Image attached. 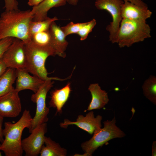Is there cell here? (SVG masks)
I'll use <instances>...</instances> for the list:
<instances>
[{
  "label": "cell",
  "mask_w": 156,
  "mask_h": 156,
  "mask_svg": "<svg viewBox=\"0 0 156 156\" xmlns=\"http://www.w3.org/2000/svg\"><path fill=\"white\" fill-rule=\"evenodd\" d=\"M33 18L30 10H5L0 16V40L11 37L25 43L31 41L29 27Z\"/></svg>",
  "instance_id": "cell-1"
},
{
  "label": "cell",
  "mask_w": 156,
  "mask_h": 156,
  "mask_svg": "<svg viewBox=\"0 0 156 156\" xmlns=\"http://www.w3.org/2000/svg\"><path fill=\"white\" fill-rule=\"evenodd\" d=\"M32 118L30 111L25 109L19 120L12 123H4L3 129L4 140L1 143L0 150L6 156H21L23 151L21 146V137L23 130L29 128Z\"/></svg>",
  "instance_id": "cell-2"
},
{
  "label": "cell",
  "mask_w": 156,
  "mask_h": 156,
  "mask_svg": "<svg viewBox=\"0 0 156 156\" xmlns=\"http://www.w3.org/2000/svg\"><path fill=\"white\" fill-rule=\"evenodd\" d=\"M25 43L27 60L25 69L29 73L44 81L50 79L60 81L64 80L48 77V73L45 67L46 60L49 56L56 55L50 45H41L31 40Z\"/></svg>",
  "instance_id": "cell-3"
},
{
  "label": "cell",
  "mask_w": 156,
  "mask_h": 156,
  "mask_svg": "<svg viewBox=\"0 0 156 156\" xmlns=\"http://www.w3.org/2000/svg\"><path fill=\"white\" fill-rule=\"evenodd\" d=\"M151 37V29L146 21L122 18L115 43L120 48L129 47Z\"/></svg>",
  "instance_id": "cell-4"
},
{
  "label": "cell",
  "mask_w": 156,
  "mask_h": 156,
  "mask_svg": "<svg viewBox=\"0 0 156 156\" xmlns=\"http://www.w3.org/2000/svg\"><path fill=\"white\" fill-rule=\"evenodd\" d=\"M114 117L112 120L103 122L104 127L95 131L89 140L82 143L81 147L84 152L83 154H75V156H90L99 147H101L110 140L121 138L125 134L116 124Z\"/></svg>",
  "instance_id": "cell-5"
},
{
  "label": "cell",
  "mask_w": 156,
  "mask_h": 156,
  "mask_svg": "<svg viewBox=\"0 0 156 156\" xmlns=\"http://www.w3.org/2000/svg\"><path fill=\"white\" fill-rule=\"evenodd\" d=\"M53 80H45L37 91L31 96V100L36 103V110L28 128L30 133L37 126L48 121L49 109L46 105V98L48 92L53 86L54 82Z\"/></svg>",
  "instance_id": "cell-6"
},
{
  "label": "cell",
  "mask_w": 156,
  "mask_h": 156,
  "mask_svg": "<svg viewBox=\"0 0 156 156\" xmlns=\"http://www.w3.org/2000/svg\"><path fill=\"white\" fill-rule=\"evenodd\" d=\"M123 0H95L96 8L100 10L107 12L110 14L112 21L106 27L109 32V40L112 43H115L117 33L122 19L121 8L124 3Z\"/></svg>",
  "instance_id": "cell-7"
},
{
  "label": "cell",
  "mask_w": 156,
  "mask_h": 156,
  "mask_svg": "<svg viewBox=\"0 0 156 156\" xmlns=\"http://www.w3.org/2000/svg\"><path fill=\"white\" fill-rule=\"evenodd\" d=\"M1 59L7 68H25L27 60L25 43L19 39L14 38Z\"/></svg>",
  "instance_id": "cell-8"
},
{
  "label": "cell",
  "mask_w": 156,
  "mask_h": 156,
  "mask_svg": "<svg viewBox=\"0 0 156 156\" xmlns=\"http://www.w3.org/2000/svg\"><path fill=\"white\" fill-rule=\"evenodd\" d=\"M47 131V124L44 123L35 128L28 137L22 140V148L25 156H37L40 154Z\"/></svg>",
  "instance_id": "cell-9"
},
{
  "label": "cell",
  "mask_w": 156,
  "mask_h": 156,
  "mask_svg": "<svg viewBox=\"0 0 156 156\" xmlns=\"http://www.w3.org/2000/svg\"><path fill=\"white\" fill-rule=\"evenodd\" d=\"M18 93L14 88L0 97V116L3 118H14L19 115L22 106Z\"/></svg>",
  "instance_id": "cell-10"
},
{
  "label": "cell",
  "mask_w": 156,
  "mask_h": 156,
  "mask_svg": "<svg viewBox=\"0 0 156 156\" xmlns=\"http://www.w3.org/2000/svg\"><path fill=\"white\" fill-rule=\"evenodd\" d=\"M90 111L85 116L82 115H78L75 121L65 119L63 122L60 123V125L61 127L66 128L69 125H75L92 135L101 128L102 117L100 115L95 117L94 112Z\"/></svg>",
  "instance_id": "cell-11"
},
{
  "label": "cell",
  "mask_w": 156,
  "mask_h": 156,
  "mask_svg": "<svg viewBox=\"0 0 156 156\" xmlns=\"http://www.w3.org/2000/svg\"><path fill=\"white\" fill-rule=\"evenodd\" d=\"M16 85L15 89L18 92L24 90H29L35 93L45 81L36 76H31L25 68L16 69Z\"/></svg>",
  "instance_id": "cell-12"
},
{
  "label": "cell",
  "mask_w": 156,
  "mask_h": 156,
  "mask_svg": "<svg viewBox=\"0 0 156 156\" xmlns=\"http://www.w3.org/2000/svg\"><path fill=\"white\" fill-rule=\"evenodd\" d=\"M49 32V44L54 49L55 55L65 57L66 56L65 51L68 43L60 27L54 21L50 25Z\"/></svg>",
  "instance_id": "cell-13"
},
{
  "label": "cell",
  "mask_w": 156,
  "mask_h": 156,
  "mask_svg": "<svg viewBox=\"0 0 156 156\" xmlns=\"http://www.w3.org/2000/svg\"><path fill=\"white\" fill-rule=\"evenodd\" d=\"M121 10L122 18L146 21L152 12L148 8L138 6L127 1H124Z\"/></svg>",
  "instance_id": "cell-14"
},
{
  "label": "cell",
  "mask_w": 156,
  "mask_h": 156,
  "mask_svg": "<svg viewBox=\"0 0 156 156\" xmlns=\"http://www.w3.org/2000/svg\"><path fill=\"white\" fill-rule=\"evenodd\" d=\"M92 95V99L85 110L90 111L103 107L109 101L107 92L102 90L98 83H92L88 88Z\"/></svg>",
  "instance_id": "cell-15"
},
{
  "label": "cell",
  "mask_w": 156,
  "mask_h": 156,
  "mask_svg": "<svg viewBox=\"0 0 156 156\" xmlns=\"http://www.w3.org/2000/svg\"><path fill=\"white\" fill-rule=\"evenodd\" d=\"M66 3V0H44L38 5L33 7L31 10L33 16V21H41L47 19L48 17L47 13L50 9L64 6Z\"/></svg>",
  "instance_id": "cell-16"
},
{
  "label": "cell",
  "mask_w": 156,
  "mask_h": 156,
  "mask_svg": "<svg viewBox=\"0 0 156 156\" xmlns=\"http://www.w3.org/2000/svg\"><path fill=\"white\" fill-rule=\"evenodd\" d=\"M71 91L70 83H68L62 88L55 89L51 92L49 106L56 108V113H62V107L68 100Z\"/></svg>",
  "instance_id": "cell-17"
},
{
  "label": "cell",
  "mask_w": 156,
  "mask_h": 156,
  "mask_svg": "<svg viewBox=\"0 0 156 156\" xmlns=\"http://www.w3.org/2000/svg\"><path fill=\"white\" fill-rule=\"evenodd\" d=\"M44 144L41 149V156H65L67 150L61 147L60 144L52 140L50 137L45 136Z\"/></svg>",
  "instance_id": "cell-18"
},
{
  "label": "cell",
  "mask_w": 156,
  "mask_h": 156,
  "mask_svg": "<svg viewBox=\"0 0 156 156\" xmlns=\"http://www.w3.org/2000/svg\"><path fill=\"white\" fill-rule=\"evenodd\" d=\"M16 79V69L7 68L0 77V97L10 91Z\"/></svg>",
  "instance_id": "cell-19"
},
{
  "label": "cell",
  "mask_w": 156,
  "mask_h": 156,
  "mask_svg": "<svg viewBox=\"0 0 156 156\" xmlns=\"http://www.w3.org/2000/svg\"><path fill=\"white\" fill-rule=\"evenodd\" d=\"M58 20L56 16L48 17L41 21H33L31 22L29 27V32L31 38L36 34L41 32L48 31L52 23Z\"/></svg>",
  "instance_id": "cell-20"
},
{
  "label": "cell",
  "mask_w": 156,
  "mask_h": 156,
  "mask_svg": "<svg viewBox=\"0 0 156 156\" xmlns=\"http://www.w3.org/2000/svg\"><path fill=\"white\" fill-rule=\"evenodd\" d=\"M145 96L155 105L156 104V77L151 75L142 86Z\"/></svg>",
  "instance_id": "cell-21"
},
{
  "label": "cell",
  "mask_w": 156,
  "mask_h": 156,
  "mask_svg": "<svg viewBox=\"0 0 156 156\" xmlns=\"http://www.w3.org/2000/svg\"><path fill=\"white\" fill-rule=\"evenodd\" d=\"M86 23H75L73 22H70L66 25L60 27V28L65 36L66 37L70 34H77Z\"/></svg>",
  "instance_id": "cell-22"
},
{
  "label": "cell",
  "mask_w": 156,
  "mask_h": 156,
  "mask_svg": "<svg viewBox=\"0 0 156 156\" xmlns=\"http://www.w3.org/2000/svg\"><path fill=\"white\" fill-rule=\"evenodd\" d=\"M96 24V21L94 18L87 22L76 34L79 36L81 40H84L87 38L88 34L92 31Z\"/></svg>",
  "instance_id": "cell-23"
},
{
  "label": "cell",
  "mask_w": 156,
  "mask_h": 156,
  "mask_svg": "<svg viewBox=\"0 0 156 156\" xmlns=\"http://www.w3.org/2000/svg\"><path fill=\"white\" fill-rule=\"evenodd\" d=\"M50 36L49 30L38 33L31 38L33 42L40 45L49 44Z\"/></svg>",
  "instance_id": "cell-24"
},
{
  "label": "cell",
  "mask_w": 156,
  "mask_h": 156,
  "mask_svg": "<svg viewBox=\"0 0 156 156\" xmlns=\"http://www.w3.org/2000/svg\"><path fill=\"white\" fill-rule=\"evenodd\" d=\"M14 38H5L0 40V59L12 42Z\"/></svg>",
  "instance_id": "cell-25"
},
{
  "label": "cell",
  "mask_w": 156,
  "mask_h": 156,
  "mask_svg": "<svg viewBox=\"0 0 156 156\" xmlns=\"http://www.w3.org/2000/svg\"><path fill=\"white\" fill-rule=\"evenodd\" d=\"M5 5L3 7L6 11L18 9V3L16 0H4Z\"/></svg>",
  "instance_id": "cell-26"
},
{
  "label": "cell",
  "mask_w": 156,
  "mask_h": 156,
  "mask_svg": "<svg viewBox=\"0 0 156 156\" xmlns=\"http://www.w3.org/2000/svg\"><path fill=\"white\" fill-rule=\"evenodd\" d=\"M124 1H127L133 3L138 6L144 7L148 8L147 5L142 0H123Z\"/></svg>",
  "instance_id": "cell-27"
},
{
  "label": "cell",
  "mask_w": 156,
  "mask_h": 156,
  "mask_svg": "<svg viewBox=\"0 0 156 156\" xmlns=\"http://www.w3.org/2000/svg\"><path fill=\"white\" fill-rule=\"evenodd\" d=\"M3 118L0 116V142L1 143L3 142L4 140V137L3 134V129H2Z\"/></svg>",
  "instance_id": "cell-28"
},
{
  "label": "cell",
  "mask_w": 156,
  "mask_h": 156,
  "mask_svg": "<svg viewBox=\"0 0 156 156\" xmlns=\"http://www.w3.org/2000/svg\"><path fill=\"white\" fill-rule=\"evenodd\" d=\"M7 67L6 65L2 60L0 59V77L5 72Z\"/></svg>",
  "instance_id": "cell-29"
},
{
  "label": "cell",
  "mask_w": 156,
  "mask_h": 156,
  "mask_svg": "<svg viewBox=\"0 0 156 156\" xmlns=\"http://www.w3.org/2000/svg\"><path fill=\"white\" fill-rule=\"evenodd\" d=\"M44 0H29L28 3V4L30 6H36Z\"/></svg>",
  "instance_id": "cell-30"
},
{
  "label": "cell",
  "mask_w": 156,
  "mask_h": 156,
  "mask_svg": "<svg viewBox=\"0 0 156 156\" xmlns=\"http://www.w3.org/2000/svg\"><path fill=\"white\" fill-rule=\"evenodd\" d=\"M152 156H156V141L153 142L152 146Z\"/></svg>",
  "instance_id": "cell-31"
},
{
  "label": "cell",
  "mask_w": 156,
  "mask_h": 156,
  "mask_svg": "<svg viewBox=\"0 0 156 156\" xmlns=\"http://www.w3.org/2000/svg\"><path fill=\"white\" fill-rule=\"evenodd\" d=\"M79 0H66V2L70 5L75 6L78 3Z\"/></svg>",
  "instance_id": "cell-32"
},
{
  "label": "cell",
  "mask_w": 156,
  "mask_h": 156,
  "mask_svg": "<svg viewBox=\"0 0 156 156\" xmlns=\"http://www.w3.org/2000/svg\"><path fill=\"white\" fill-rule=\"evenodd\" d=\"M1 155H2L0 151V156H1Z\"/></svg>",
  "instance_id": "cell-33"
},
{
  "label": "cell",
  "mask_w": 156,
  "mask_h": 156,
  "mask_svg": "<svg viewBox=\"0 0 156 156\" xmlns=\"http://www.w3.org/2000/svg\"><path fill=\"white\" fill-rule=\"evenodd\" d=\"M1 143L0 142V146H1Z\"/></svg>",
  "instance_id": "cell-34"
},
{
  "label": "cell",
  "mask_w": 156,
  "mask_h": 156,
  "mask_svg": "<svg viewBox=\"0 0 156 156\" xmlns=\"http://www.w3.org/2000/svg\"><path fill=\"white\" fill-rule=\"evenodd\" d=\"M142 0L143 1V0Z\"/></svg>",
  "instance_id": "cell-35"
}]
</instances>
